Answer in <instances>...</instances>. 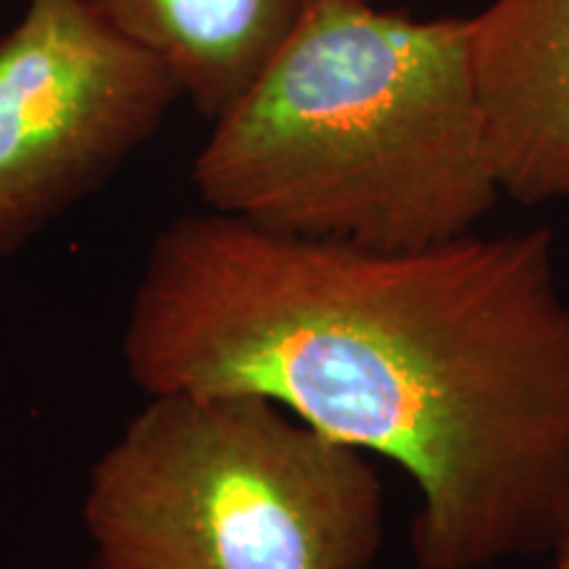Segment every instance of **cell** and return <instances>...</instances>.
I'll return each instance as SVG.
<instances>
[{
	"instance_id": "1",
	"label": "cell",
	"mask_w": 569,
	"mask_h": 569,
	"mask_svg": "<svg viewBox=\"0 0 569 569\" xmlns=\"http://www.w3.org/2000/svg\"><path fill=\"white\" fill-rule=\"evenodd\" d=\"M122 353L146 396H261L393 461L419 498L417 569L538 557L569 525L551 227L365 248L182 213L148 248Z\"/></svg>"
},
{
	"instance_id": "2",
	"label": "cell",
	"mask_w": 569,
	"mask_h": 569,
	"mask_svg": "<svg viewBox=\"0 0 569 569\" xmlns=\"http://www.w3.org/2000/svg\"><path fill=\"white\" fill-rule=\"evenodd\" d=\"M206 209L365 248L475 232L501 201L472 71V17L415 19L332 0L193 163Z\"/></svg>"
},
{
	"instance_id": "3",
	"label": "cell",
	"mask_w": 569,
	"mask_h": 569,
	"mask_svg": "<svg viewBox=\"0 0 569 569\" xmlns=\"http://www.w3.org/2000/svg\"><path fill=\"white\" fill-rule=\"evenodd\" d=\"M109 569H369L386 496L367 453L248 393H161L90 469Z\"/></svg>"
},
{
	"instance_id": "4",
	"label": "cell",
	"mask_w": 569,
	"mask_h": 569,
	"mask_svg": "<svg viewBox=\"0 0 569 569\" xmlns=\"http://www.w3.org/2000/svg\"><path fill=\"white\" fill-rule=\"evenodd\" d=\"M180 98L88 0H30L0 38V259L101 188Z\"/></svg>"
},
{
	"instance_id": "5",
	"label": "cell",
	"mask_w": 569,
	"mask_h": 569,
	"mask_svg": "<svg viewBox=\"0 0 569 569\" xmlns=\"http://www.w3.org/2000/svg\"><path fill=\"white\" fill-rule=\"evenodd\" d=\"M472 71L501 193L569 203V0H493L472 17Z\"/></svg>"
},
{
	"instance_id": "6",
	"label": "cell",
	"mask_w": 569,
	"mask_h": 569,
	"mask_svg": "<svg viewBox=\"0 0 569 569\" xmlns=\"http://www.w3.org/2000/svg\"><path fill=\"white\" fill-rule=\"evenodd\" d=\"M172 69L182 98L219 119L332 0H88Z\"/></svg>"
},
{
	"instance_id": "7",
	"label": "cell",
	"mask_w": 569,
	"mask_h": 569,
	"mask_svg": "<svg viewBox=\"0 0 569 569\" xmlns=\"http://www.w3.org/2000/svg\"><path fill=\"white\" fill-rule=\"evenodd\" d=\"M553 569H569V525L561 530V536L553 543Z\"/></svg>"
},
{
	"instance_id": "8",
	"label": "cell",
	"mask_w": 569,
	"mask_h": 569,
	"mask_svg": "<svg viewBox=\"0 0 569 569\" xmlns=\"http://www.w3.org/2000/svg\"><path fill=\"white\" fill-rule=\"evenodd\" d=\"M82 569H109V567H103V565H101V561H98V559H90V561H88V565H84Z\"/></svg>"
}]
</instances>
